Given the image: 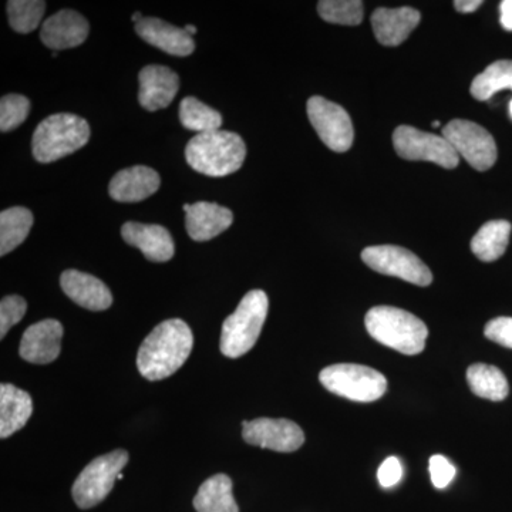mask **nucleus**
<instances>
[{
    "mask_svg": "<svg viewBox=\"0 0 512 512\" xmlns=\"http://www.w3.org/2000/svg\"><path fill=\"white\" fill-rule=\"evenodd\" d=\"M192 346L194 336L184 320H165L153 329L140 346L138 372L150 382L167 379L187 362Z\"/></svg>",
    "mask_w": 512,
    "mask_h": 512,
    "instance_id": "1",
    "label": "nucleus"
},
{
    "mask_svg": "<svg viewBox=\"0 0 512 512\" xmlns=\"http://www.w3.org/2000/svg\"><path fill=\"white\" fill-rule=\"evenodd\" d=\"M247 146L237 133L217 130L197 134L185 147V160L192 170L208 177H227L244 164Z\"/></svg>",
    "mask_w": 512,
    "mask_h": 512,
    "instance_id": "2",
    "label": "nucleus"
},
{
    "mask_svg": "<svg viewBox=\"0 0 512 512\" xmlns=\"http://www.w3.org/2000/svg\"><path fill=\"white\" fill-rule=\"evenodd\" d=\"M367 332L377 342L403 355H419L426 348L429 329L413 313L393 306H376L367 312Z\"/></svg>",
    "mask_w": 512,
    "mask_h": 512,
    "instance_id": "3",
    "label": "nucleus"
},
{
    "mask_svg": "<svg viewBox=\"0 0 512 512\" xmlns=\"http://www.w3.org/2000/svg\"><path fill=\"white\" fill-rule=\"evenodd\" d=\"M89 138L90 126L82 117L70 113L53 114L33 133V157L42 164L53 163L86 146Z\"/></svg>",
    "mask_w": 512,
    "mask_h": 512,
    "instance_id": "4",
    "label": "nucleus"
},
{
    "mask_svg": "<svg viewBox=\"0 0 512 512\" xmlns=\"http://www.w3.org/2000/svg\"><path fill=\"white\" fill-rule=\"evenodd\" d=\"M268 296L254 289L239 302L238 308L222 323L221 353L229 359H238L254 348L268 316Z\"/></svg>",
    "mask_w": 512,
    "mask_h": 512,
    "instance_id": "5",
    "label": "nucleus"
},
{
    "mask_svg": "<svg viewBox=\"0 0 512 512\" xmlns=\"http://www.w3.org/2000/svg\"><path fill=\"white\" fill-rule=\"evenodd\" d=\"M319 380L330 393L352 402H376L387 390V380L382 373L350 363L326 367L320 372Z\"/></svg>",
    "mask_w": 512,
    "mask_h": 512,
    "instance_id": "6",
    "label": "nucleus"
},
{
    "mask_svg": "<svg viewBox=\"0 0 512 512\" xmlns=\"http://www.w3.org/2000/svg\"><path fill=\"white\" fill-rule=\"evenodd\" d=\"M128 458L130 457L126 450H114L94 458L74 481L72 494L77 507L89 510L106 500L121 470L127 466Z\"/></svg>",
    "mask_w": 512,
    "mask_h": 512,
    "instance_id": "7",
    "label": "nucleus"
},
{
    "mask_svg": "<svg viewBox=\"0 0 512 512\" xmlns=\"http://www.w3.org/2000/svg\"><path fill=\"white\" fill-rule=\"evenodd\" d=\"M441 136L451 144L458 157H463L474 170H490L497 161L494 137L473 121L451 120L441 131Z\"/></svg>",
    "mask_w": 512,
    "mask_h": 512,
    "instance_id": "8",
    "label": "nucleus"
},
{
    "mask_svg": "<svg viewBox=\"0 0 512 512\" xmlns=\"http://www.w3.org/2000/svg\"><path fill=\"white\" fill-rule=\"evenodd\" d=\"M393 146L404 160L430 161L447 170L456 168L460 161L446 138L410 126H400L394 130Z\"/></svg>",
    "mask_w": 512,
    "mask_h": 512,
    "instance_id": "9",
    "label": "nucleus"
},
{
    "mask_svg": "<svg viewBox=\"0 0 512 512\" xmlns=\"http://www.w3.org/2000/svg\"><path fill=\"white\" fill-rule=\"evenodd\" d=\"M362 259L379 274L394 276L417 286H429L433 282L429 266L406 248L396 245L369 247L362 252Z\"/></svg>",
    "mask_w": 512,
    "mask_h": 512,
    "instance_id": "10",
    "label": "nucleus"
},
{
    "mask_svg": "<svg viewBox=\"0 0 512 512\" xmlns=\"http://www.w3.org/2000/svg\"><path fill=\"white\" fill-rule=\"evenodd\" d=\"M308 117L326 147L335 153L350 150L355 130L348 111L343 107L323 97L313 96L308 101Z\"/></svg>",
    "mask_w": 512,
    "mask_h": 512,
    "instance_id": "11",
    "label": "nucleus"
},
{
    "mask_svg": "<svg viewBox=\"0 0 512 512\" xmlns=\"http://www.w3.org/2000/svg\"><path fill=\"white\" fill-rule=\"evenodd\" d=\"M242 437L251 446L268 448L278 453H293L305 443V434L298 424L291 420L268 417L244 421Z\"/></svg>",
    "mask_w": 512,
    "mask_h": 512,
    "instance_id": "12",
    "label": "nucleus"
},
{
    "mask_svg": "<svg viewBox=\"0 0 512 512\" xmlns=\"http://www.w3.org/2000/svg\"><path fill=\"white\" fill-rule=\"evenodd\" d=\"M63 333V325L56 319H45L29 326L20 340V357L35 365L55 362L62 350Z\"/></svg>",
    "mask_w": 512,
    "mask_h": 512,
    "instance_id": "13",
    "label": "nucleus"
},
{
    "mask_svg": "<svg viewBox=\"0 0 512 512\" xmlns=\"http://www.w3.org/2000/svg\"><path fill=\"white\" fill-rule=\"evenodd\" d=\"M89 32L86 18L76 10L64 9L43 22L40 40L53 52H59L83 45Z\"/></svg>",
    "mask_w": 512,
    "mask_h": 512,
    "instance_id": "14",
    "label": "nucleus"
},
{
    "mask_svg": "<svg viewBox=\"0 0 512 512\" xmlns=\"http://www.w3.org/2000/svg\"><path fill=\"white\" fill-rule=\"evenodd\" d=\"M138 80H140L138 101L143 109L148 111H157L170 106L180 89L178 74L170 67L158 66V64L144 67L138 74Z\"/></svg>",
    "mask_w": 512,
    "mask_h": 512,
    "instance_id": "15",
    "label": "nucleus"
},
{
    "mask_svg": "<svg viewBox=\"0 0 512 512\" xmlns=\"http://www.w3.org/2000/svg\"><path fill=\"white\" fill-rule=\"evenodd\" d=\"M184 211L188 235L198 242L210 241L218 237L234 222L232 211L215 202L200 201L197 204H185Z\"/></svg>",
    "mask_w": 512,
    "mask_h": 512,
    "instance_id": "16",
    "label": "nucleus"
},
{
    "mask_svg": "<svg viewBox=\"0 0 512 512\" xmlns=\"http://www.w3.org/2000/svg\"><path fill=\"white\" fill-rule=\"evenodd\" d=\"M121 237L131 247L140 249L148 261L167 262L174 256V239L161 225L126 222L121 228Z\"/></svg>",
    "mask_w": 512,
    "mask_h": 512,
    "instance_id": "17",
    "label": "nucleus"
},
{
    "mask_svg": "<svg viewBox=\"0 0 512 512\" xmlns=\"http://www.w3.org/2000/svg\"><path fill=\"white\" fill-rule=\"evenodd\" d=\"M60 286L74 303L89 311H106L113 305L110 289L96 276L69 269L60 276Z\"/></svg>",
    "mask_w": 512,
    "mask_h": 512,
    "instance_id": "18",
    "label": "nucleus"
},
{
    "mask_svg": "<svg viewBox=\"0 0 512 512\" xmlns=\"http://www.w3.org/2000/svg\"><path fill=\"white\" fill-rule=\"evenodd\" d=\"M161 178L156 170L146 165L124 168L110 181L109 194L117 202H140L156 194Z\"/></svg>",
    "mask_w": 512,
    "mask_h": 512,
    "instance_id": "19",
    "label": "nucleus"
},
{
    "mask_svg": "<svg viewBox=\"0 0 512 512\" xmlns=\"http://www.w3.org/2000/svg\"><path fill=\"white\" fill-rule=\"evenodd\" d=\"M137 35L148 45L163 50L168 55L190 56L195 49L194 39L185 29L170 25L157 18H144L136 25Z\"/></svg>",
    "mask_w": 512,
    "mask_h": 512,
    "instance_id": "20",
    "label": "nucleus"
},
{
    "mask_svg": "<svg viewBox=\"0 0 512 512\" xmlns=\"http://www.w3.org/2000/svg\"><path fill=\"white\" fill-rule=\"evenodd\" d=\"M420 12L412 8L376 9L372 15L373 32L383 46H399L420 23Z\"/></svg>",
    "mask_w": 512,
    "mask_h": 512,
    "instance_id": "21",
    "label": "nucleus"
},
{
    "mask_svg": "<svg viewBox=\"0 0 512 512\" xmlns=\"http://www.w3.org/2000/svg\"><path fill=\"white\" fill-rule=\"evenodd\" d=\"M33 413L32 397L13 384L0 386V437L8 439L23 429Z\"/></svg>",
    "mask_w": 512,
    "mask_h": 512,
    "instance_id": "22",
    "label": "nucleus"
},
{
    "mask_svg": "<svg viewBox=\"0 0 512 512\" xmlns=\"http://www.w3.org/2000/svg\"><path fill=\"white\" fill-rule=\"evenodd\" d=\"M197 512H239L232 494V480L225 474L208 478L194 498Z\"/></svg>",
    "mask_w": 512,
    "mask_h": 512,
    "instance_id": "23",
    "label": "nucleus"
},
{
    "mask_svg": "<svg viewBox=\"0 0 512 512\" xmlns=\"http://www.w3.org/2000/svg\"><path fill=\"white\" fill-rule=\"evenodd\" d=\"M511 228L508 221L485 222L471 241V251L481 261H497L507 251Z\"/></svg>",
    "mask_w": 512,
    "mask_h": 512,
    "instance_id": "24",
    "label": "nucleus"
},
{
    "mask_svg": "<svg viewBox=\"0 0 512 512\" xmlns=\"http://www.w3.org/2000/svg\"><path fill=\"white\" fill-rule=\"evenodd\" d=\"M467 382L471 392L491 402H503L510 393V384L504 373L498 367L484 363L468 367Z\"/></svg>",
    "mask_w": 512,
    "mask_h": 512,
    "instance_id": "25",
    "label": "nucleus"
},
{
    "mask_svg": "<svg viewBox=\"0 0 512 512\" xmlns=\"http://www.w3.org/2000/svg\"><path fill=\"white\" fill-rule=\"evenodd\" d=\"M33 214L28 208L13 207L0 214V255L5 256L28 238Z\"/></svg>",
    "mask_w": 512,
    "mask_h": 512,
    "instance_id": "26",
    "label": "nucleus"
},
{
    "mask_svg": "<svg viewBox=\"0 0 512 512\" xmlns=\"http://www.w3.org/2000/svg\"><path fill=\"white\" fill-rule=\"evenodd\" d=\"M501 90H512V60L490 64L471 83V96L480 101L490 100Z\"/></svg>",
    "mask_w": 512,
    "mask_h": 512,
    "instance_id": "27",
    "label": "nucleus"
},
{
    "mask_svg": "<svg viewBox=\"0 0 512 512\" xmlns=\"http://www.w3.org/2000/svg\"><path fill=\"white\" fill-rule=\"evenodd\" d=\"M180 121L187 130L197 131L198 134L221 130L222 116L217 110L195 99L185 97L180 103Z\"/></svg>",
    "mask_w": 512,
    "mask_h": 512,
    "instance_id": "28",
    "label": "nucleus"
},
{
    "mask_svg": "<svg viewBox=\"0 0 512 512\" xmlns=\"http://www.w3.org/2000/svg\"><path fill=\"white\" fill-rule=\"evenodd\" d=\"M45 10L46 3L40 0H10L8 2L10 26L22 35L32 33L42 23Z\"/></svg>",
    "mask_w": 512,
    "mask_h": 512,
    "instance_id": "29",
    "label": "nucleus"
},
{
    "mask_svg": "<svg viewBox=\"0 0 512 512\" xmlns=\"http://www.w3.org/2000/svg\"><path fill=\"white\" fill-rule=\"evenodd\" d=\"M318 13L325 22L333 25L357 26L363 20V2L359 0H322Z\"/></svg>",
    "mask_w": 512,
    "mask_h": 512,
    "instance_id": "30",
    "label": "nucleus"
},
{
    "mask_svg": "<svg viewBox=\"0 0 512 512\" xmlns=\"http://www.w3.org/2000/svg\"><path fill=\"white\" fill-rule=\"evenodd\" d=\"M30 101L20 94H8L0 100V131L15 130L28 119Z\"/></svg>",
    "mask_w": 512,
    "mask_h": 512,
    "instance_id": "31",
    "label": "nucleus"
},
{
    "mask_svg": "<svg viewBox=\"0 0 512 512\" xmlns=\"http://www.w3.org/2000/svg\"><path fill=\"white\" fill-rule=\"evenodd\" d=\"M28 311V302L18 295L5 296L0 302V339L5 338L16 323H19Z\"/></svg>",
    "mask_w": 512,
    "mask_h": 512,
    "instance_id": "32",
    "label": "nucleus"
},
{
    "mask_svg": "<svg viewBox=\"0 0 512 512\" xmlns=\"http://www.w3.org/2000/svg\"><path fill=\"white\" fill-rule=\"evenodd\" d=\"M429 468L431 483H433L434 487L439 488V490L446 488L456 477V467L446 457L440 456V454L430 458Z\"/></svg>",
    "mask_w": 512,
    "mask_h": 512,
    "instance_id": "33",
    "label": "nucleus"
},
{
    "mask_svg": "<svg viewBox=\"0 0 512 512\" xmlns=\"http://www.w3.org/2000/svg\"><path fill=\"white\" fill-rule=\"evenodd\" d=\"M484 335L498 345L512 349V318L501 316V318L490 320L485 325Z\"/></svg>",
    "mask_w": 512,
    "mask_h": 512,
    "instance_id": "34",
    "label": "nucleus"
},
{
    "mask_svg": "<svg viewBox=\"0 0 512 512\" xmlns=\"http://www.w3.org/2000/svg\"><path fill=\"white\" fill-rule=\"evenodd\" d=\"M377 478H379V483L384 488L394 487V485L399 484L403 478V467L399 458H386L382 466L379 467V471H377Z\"/></svg>",
    "mask_w": 512,
    "mask_h": 512,
    "instance_id": "35",
    "label": "nucleus"
},
{
    "mask_svg": "<svg viewBox=\"0 0 512 512\" xmlns=\"http://www.w3.org/2000/svg\"><path fill=\"white\" fill-rule=\"evenodd\" d=\"M501 25L505 30L512 32V0H504L500 5Z\"/></svg>",
    "mask_w": 512,
    "mask_h": 512,
    "instance_id": "36",
    "label": "nucleus"
},
{
    "mask_svg": "<svg viewBox=\"0 0 512 512\" xmlns=\"http://www.w3.org/2000/svg\"><path fill=\"white\" fill-rule=\"evenodd\" d=\"M481 5H483L481 0H456V2H454V8L461 13L476 12Z\"/></svg>",
    "mask_w": 512,
    "mask_h": 512,
    "instance_id": "37",
    "label": "nucleus"
},
{
    "mask_svg": "<svg viewBox=\"0 0 512 512\" xmlns=\"http://www.w3.org/2000/svg\"><path fill=\"white\" fill-rule=\"evenodd\" d=\"M185 32L188 33V35L190 36H194L195 33H197V28H195L194 25H188V26H185Z\"/></svg>",
    "mask_w": 512,
    "mask_h": 512,
    "instance_id": "38",
    "label": "nucleus"
},
{
    "mask_svg": "<svg viewBox=\"0 0 512 512\" xmlns=\"http://www.w3.org/2000/svg\"><path fill=\"white\" fill-rule=\"evenodd\" d=\"M433 127L434 128L440 127V121H434Z\"/></svg>",
    "mask_w": 512,
    "mask_h": 512,
    "instance_id": "39",
    "label": "nucleus"
},
{
    "mask_svg": "<svg viewBox=\"0 0 512 512\" xmlns=\"http://www.w3.org/2000/svg\"><path fill=\"white\" fill-rule=\"evenodd\" d=\"M510 114H511V117H512V100H511V103H510Z\"/></svg>",
    "mask_w": 512,
    "mask_h": 512,
    "instance_id": "40",
    "label": "nucleus"
}]
</instances>
